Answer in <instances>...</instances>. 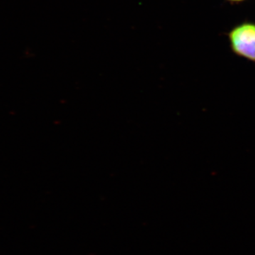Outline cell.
<instances>
[{
	"label": "cell",
	"instance_id": "6da1fadb",
	"mask_svg": "<svg viewBox=\"0 0 255 255\" xmlns=\"http://www.w3.org/2000/svg\"><path fill=\"white\" fill-rule=\"evenodd\" d=\"M233 51L242 58L255 63V24L244 23L233 28L229 33Z\"/></svg>",
	"mask_w": 255,
	"mask_h": 255
},
{
	"label": "cell",
	"instance_id": "7a4b0ae2",
	"mask_svg": "<svg viewBox=\"0 0 255 255\" xmlns=\"http://www.w3.org/2000/svg\"><path fill=\"white\" fill-rule=\"evenodd\" d=\"M229 1H243V0H229Z\"/></svg>",
	"mask_w": 255,
	"mask_h": 255
}]
</instances>
